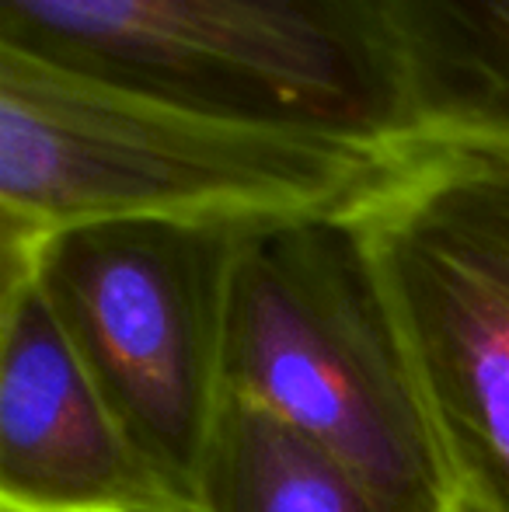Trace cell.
Returning a JSON list of instances; mask_svg holds the SVG:
<instances>
[{
  "label": "cell",
  "instance_id": "obj_1",
  "mask_svg": "<svg viewBox=\"0 0 509 512\" xmlns=\"http://www.w3.org/2000/svg\"><path fill=\"white\" fill-rule=\"evenodd\" d=\"M412 143L241 119L0 46V248L119 220L349 223Z\"/></svg>",
  "mask_w": 509,
  "mask_h": 512
},
{
  "label": "cell",
  "instance_id": "obj_2",
  "mask_svg": "<svg viewBox=\"0 0 509 512\" xmlns=\"http://www.w3.org/2000/svg\"><path fill=\"white\" fill-rule=\"evenodd\" d=\"M224 387L325 446L394 512H461L353 223L248 234L227 300Z\"/></svg>",
  "mask_w": 509,
  "mask_h": 512
},
{
  "label": "cell",
  "instance_id": "obj_3",
  "mask_svg": "<svg viewBox=\"0 0 509 512\" xmlns=\"http://www.w3.org/2000/svg\"><path fill=\"white\" fill-rule=\"evenodd\" d=\"M0 46L210 112L408 143L374 0H0Z\"/></svg>",
  "mask_w": 509,
  "mask_h": 512
},
{
  "label": "cell",
  "instance_id": "obj_4",
  "mask_svg": "<svg viewBox=\"0 0 509 512\" xmlns=\"http://www.w3.org/2000/svg\"><path fill=\"white\" fill-rule=\"evenodd\" d=\"M464 512H509V150L415 140L353 216Z\"/></svg>",
  "mask_w": 509,
  "mask_h": 512
},
{
  "label": "cell",
  "instance_id": "obj_5",
  "mask_svg": "<svg viewBox=\"0 0 509 512\" xmlns=\"http://www.w3.org/2000/svg\"><path fill=\"white\" fill-rule=\"evenodd\" d=\"M245 227L119 220L74 227L32 251L0 248L28 272L129 436L199 506L224 411V335Z\"/></svg>",
  "mask_w": 509,
  "mask_h": 512
},
{
  "label": "cell",
  "instance_id": "obj_6",
  "mask_svg": "<svg viewBox=\"0 0 509 512\" xmlns=\"http://www.w3.org/2000/svg\"><path fill=\"white\" fill-rule=\"evenodd\" d=\"M0 512H199L129 436L28 272H0Z\"/></svg>",
  "mask_w": 509,
  "mask_h": 512
},
{
  "label": "cell",
  "instance_id": "obj_7",
  "mask_svg": "<svg viewBox=\"0 0 509 512\" xmlns=\"http://www.w3.org/2000/svg\"><path fill=\"white\" fill-rule=\"evenodd\" d=\"M408 143L509 150V0H374Z\"/></svg>",
  "mask_w": 509,
  "mask_h": 512
},
{
  "label": "cell",
  "instance_id": "obj_8",
  "mask_svg": "<svg viewBox=\"0 0 509 512\" xmlns=\"http://www.w3.org/2000/svg\"><path fill=\"white\" fill-rule=\"evenodd\" d=\"M199 512H394L353 467L293 425L227 398L199 478Z\"/></svg>",
  "mask_w": 509,
  "mask_h": 512
},
{
  "label": "cell",
  "instance_id": "obj_9",
  "mask_svg": "<svg viewBox=\"0 0 509 512\" xmlns=\"http://www.w3.org/2000/svg\"><path fill=\"white\" fill-rule=\"evenodd\" d=\"M461 512H464V509H461Z\"/></svg>",
  "mask_w": 509,
  "mask_h": 512
}]
</instances>
